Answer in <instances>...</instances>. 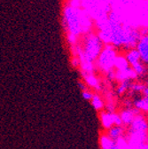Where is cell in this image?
<instances>
[{"label":"cell","mask_w":148,"mask_h":149,"mask_svg":"<svg viewBox=\"0 0 148 149\" xmlns=\"http://www.w3.org/2000/svg\"><path fill=\"white\" fill-rule=\"evenodd\" d=\"M122 133H123V128L121 125H114L109 128L107 136L113 140H118L122 139Z\"/></svg>","instance_id":"1"},{"label":"cell","mask_w":148,"mask_h":149,"mask_svg":"<svg viewBox=\"0 0 148 149\" xmlns=\"http://www.w3.org/2000/svg\"><path fill=\"white\" fill-rule=\"evenodd\" d=\"M91 103H92V105H93V107H94L97 110L101 109V108H102V107H103V103H102V101H101L100 98H99V97H98V96H97V95H95V94H94L93 99H92V100H91Z\"/></svg>","instance_id":"2"},{"label":"cell","mask_w":148,"mask_h":149,"mask_svg":"<svg viewBox=\"0 0 148 149\" xmlns=\"http://www.w3.org/2000/svg\"><path fill=\"white\" fill-rule=\"evenodd\" d=\"M83 97L84 98V100H86L88 101H91L92 99H93V97H94V94L92 92L89 91L88 90H86V91H83Z\"/></svg>","instance_id":"3"},{"label":"cell","mask_w":148,"mask_h":149,"mask_svg":"<svg viewBox=\"0 0 148 149\" xmlns=\"http://www.w3.org/2000/svg\"><path fill=\"white\" fill-rule=\"evenodd\" d=\"M147 123H148V118H147Z\"/></svg>","instance_id":"4"}]
</instances>
